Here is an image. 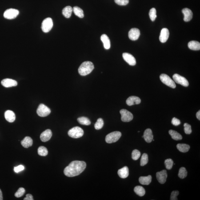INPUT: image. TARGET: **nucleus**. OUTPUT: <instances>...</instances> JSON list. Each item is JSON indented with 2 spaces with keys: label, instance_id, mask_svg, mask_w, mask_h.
I'll return each mask as SVG.
<instances>
[{
  "label": "nucleus",
  "instance_id": "1",
  "mask_svg": "<svg viewBox=\"0 0 200 200\" xmlns=\"http://www.w3.org/2000/svg\"><path fill=\"white\" fill-rule=\"evenodd\" d=\"M86 167V163L84 161H73L65 168L64 173L68 177H75L82 173Z\"/></svg>",
  "mask_w": 200,
  "mask_h": 200
},
{
  "label": "nucleus",
  "instance_id": "2",
  "mask_svg": "<svg viewBox=\"0 0 200 200\" xmlns=\"http://www.w3.org/2000/svg\"><path fill=\"white\" fill-rule=\"evenodd\" d=\"M94 68L93 63L90 61H86L81 65L78 69L80 75L85 76L90 74Z\"/></svg>",
  "mask_w": 200,
  "mask_h": 200
},
{
  "label": "nucleus",
  "instance_id": "3",
  "mask_svg": "<svg viewBox=\"0 0 200 200\" xmlns=\"http://www.w3.org/2000/svg\"><path fill=\"white\" fill-rule=\"evenodd\" d=\"M83 130L78 126L73 128L68 132V134L69 137L73 138H81L83 136Z\"/></svg>",
  "mask_w": 200,
  "mask_h": 200
},
{
  "label": "nucleus",
  "instance_id": "4",
  "mask_svg": "<svg viewBox=\"0 0 200 200\" xmlns=\"http://www.w3.org/2000/svg\"><path fill=\"white\" fill-rule=\"evenodd\" d=\"M122 136L121 132L115 131L110 133L107 135L105 141L108 143H111L118 141Z\"/></svg>",
  "mask_w": 200,
  "mask_h": 200
},
{
  "label": "nucleus",
  "instance_id": "5",
  "mask_svg": "<svg viewBox=\"0 0 200 200\" xmlns=\"http://www.w3.org/2000/svg\"><path fill=\"white\" fill-rule=\"evenodd\" d=\"M160 79L163 83L172 88H175L176 85L174 81L169 76L165 74H161Z\"/></svg>",
  "mask_w": 200,
  "mask_h": 200
},
{
  "label": "nucleus",
  "instance_id": "6",
  "mask_svg": "<svg viewBox=\"0 0 200 200\" xmlns=\"http://www.w3.org/2000/svg\"><path fill=\"white\" fill-rule=\"evenodd\" d=\"M53 26L52 19L51 18H48L45 19L43 21L42 23V29L45 33L48 32L51 30Z\"/></svg>",
  "mask_w": 200,
  "mask_h": 200
},
{
  "label": "nucleus",
  "instance_id": "7",
  "mask_svg": "<svg viewBox=\"0 0 200 200\" xmlns=\"http://www.w3.org/2000/svg\"><path fill=\"white\" fill-rule=\"evenodd\" d=\"M51 110L48 107L43 104H41L37 110V113L40 117H44L49 115Z\"/></svg>",
  "mask_w": 200,
  "mask_h": 200
},
{
  "label": "nucleus",
  "instance_id": "8",
  "mask_svg": "<svg viewBox=\"0 0 200 200\" xmlns=\"http://www.w3.org/2000/svg\"><path fill=\"white\" fill-rule=\"evenodd\" d=\"M19 11L17 9L10 8L7 9L4 12V17L8 19H12L17 18L19 14Z\"/></svg>",
  "mask_w": 200,
  "mask_h": 200
},
{
  "label": "nucleus",
  "instance_id": "9",
  "mask_svg": "<svg viewBox=\"0 0 200 200\" xmlns=\"http://www.w3.org/2000/svg\"><path fill=\"white\" fill-rule=\"evenodd\" d=\"M120 113L121 115V120L123 122H129L133 119V114L126 109H122L120 110Z\"/></svg>",
  "mask_w": 200,
  "mask_h": 200
},
{
  "label": "nucleus",
  "instance_id": "10",
  "mask_svg": "<svg viewBox=\"0 0 200 200\" xmlns=\"http://www.w3.org/2000/svg\"><path fill=\"white\" fill-rule=\"evenodd\" d=\"M173 79L174 82L184 86L187 87L189 86L188 81L186 78L179 74H175L173 76Z\"/></svg>",
  "mask_w": 200,
  "mask_h": 200
},
{
  "label": "nucleus",
  "instance_id": "11",
  "mask_svg": "<svg viewBox=\"0 0 200 200\" xmlns=\"http://www.w3.org/2000/svg\"><path fill=\"white\" fill-rule=\"evenodd\" d=\"M122 56L124 60L129 65L134 66L136 64L135 59L132 54L128 53H124Z\"/></svg>",
  "mask_w": 200,
  "mask_h": 200
},
{
  "label": "nucleus",
  "instance_id": "12",
  "mask_svg": "<svg viewBox=\"0 0 200 200\" xmlns=\"http://www.w3.org/2000/svg\"><path fill=\"white\" fill-rule=\"evenodd\" d=\"M156 177L158 182L161 184H164L166 182L168 174L166 170H163L158 172L156 174Z\"/></svg>",
  "mask_w": 200,
  "mask_h": 200
},
{
  "label": "nucleus",
  "instance_id": "13",
  "mask_svg": "<svg viewBox=\"0 0 200 200\" xmlns=\"http://www.w3.org/2000/svg\"><path fill=\"white\" fill-rule=\"evenodd\" d=\"M140 35V31L139 29L134 28L130 29L129 31V38L132 41L138 40Z\"/></svg>",
  "mask_w": 200,
  "mask_h": 200
},
{
  "label": "nucleus",
  "instance_id": "14",
  "mask_svg": "<svg viewBox=\"0 0 200 200\" xmlns=\"http://www.w3.org/2000/svg\"><path fill=\"white\" fill-rule=\"evenodd\" d=\"M52 135L51 130L50 129H47L43 132L40 136V139L43 142H46L50 139Z\"/></svg>",
  "mask_w": 200,
  "mask_h": 200
},
{
  "label": "nucleus",
  "instance_id": "15",
  "mask_svg": "<svg viewBox=\"0 0 200 200\" xmlns=\"http://www.w3.org/2000/svg\"><path fill=\"white\" fill-rule=\"evenodd\" d=\"M1 84L5 88H10L17 86L18 83L15 80L10 79H5L2 80Z\"/></svg>",
  "mask_w": 200,
  "mask_h": 200
},
{
  "label": "nucleus",
  "instance_id": "16",
  "mask_svg": "<svg viewBox=\"0 0 200 200\" xmlns=\"http://www.w3.org/2000/svg\"><path fill=\"white\" fill-rule=\"evenodd\" d=\"M169 32L168 29L166 28L162 29L159 37L160 42L163 43L166 42L169 38Z\"/></svg>",
  "mask_w": 200,
  "mask_h": 200
},
{
  "label": "nucleus",
  "instance_id": "17",
  "mask_svg": "<svg viewBox=\"0 0 200 200\" xmlns=\"http://www.w3.org/2000/svg\"><path fill=\"white\" fill-rule=\"evenodd\" d=\"M182 12L184 16L183 20L185 22H189L192 18L193 13L190 9L185 8L182 9Z\"/></svg>",
  "mask_w": 200,
  "mask_h": 200
},
{
  "label": "nucleus",
  "instance_id": "18",
  "mask_svg": "<svg viewBox=\"0 0 200 200\" xmlns=\"http://www.w3.org/2000/svg\"><path fill=\"white\" fill-rule=\"evenodd\" d=\"M141 102V100L139 97L136 96H131L127 99L126 103L128 106L134 105L139 104Z\"/></svg>",
  "mask_w": 200,
  "mask_h": 200
},
{
  "label": "nucleus",
  "instance_id": "19",
  "mask_svg": "<svg viewBox=\"0 0 200 200\" xmlns=\"http://www.w3.org/2000/svg\"><path fill=\"white\" fill-rule=\"evenodd\" d=\"M143 138L146 142L150 143L152 142L153 138L152 132L150 129H147L145 130L144 132Z\"/></svg>",
  "mask_w": 200,
  "mask_h": 200
},
{
  "label": "nucleus",
  "instance_id": "20",
  "mask_svg": "<svg viewBox=\"0 0 200 200\" xmlns=\"http://www.w3.org/2000/svg\"><path fill=\"white\" fill-rule=\"evenodd\" d=\"M5 117L7 121L10 123L14 122L16 119L15 114L14 112L10 110H8L5 112Z\"/></svg>",
  "mask_w": 200,
  "mask_h": 200
},
{
  "label": "nucleus",
  "instance_id": "21",
  "mask_svg": "<svg viewBox=\"0 0 200 200\" xmlns=\"http://www.w3.org/2000/svg\"><path fill=\"white\" fill-rule=\"evenodd\" d=\"M118 173L120 178L125 179L128 177L129 169L127 166H125L118 170Z\"/></svg>",
  "mask_w": 200,
  "mask_h": 200
},
{
  "label": "nucleus",
  "instance_id": "22",
  "mask_svg": "<svg viewBox=\"0 0 200 200\" xmlns=\"http://www.w3.org/2000/svg\"><path fill=\"white\" fill-rule=\"evenodd\" d=\"M101 39L103 43L104 47L106 49H109L110 47V39L106 34H103L101 36Z\"/></svg>",
  "mask_w": 200,
  "mask_h": 200
},
{
  "label": "nucleus",
  "instance_id": "23",
  "mask_svg": "<svg viewBox=\"0 0 200 200\" xmlns=\"http://www.w3.org/2000/svg\"><path fill=\"white\" fill-rule=\"evenodd\" d=\"M21 145L24 148H28L33 144V140L30 137H26L21 142Z\"/></svg>",
  "mask_w": 200,
  "mask_h": 200
},
{
  "label": "nucleus",
  "instance_id": "24",
  "mask_svg": "<svg viewBox=\"0 0 200 200\" xmlns=\"http://www.w3.org/2000/svg\"><path fill=\"white\" fill-rule=\"evenodd\" d=\"M188 46L191 50H198L200 49V43L197 41H190L188 44Z\"/></svg>",
  "mask_w": 200,
  "mask_h": 200
},
{
  "label": "nucleus",
  "instance_id": "25",
  "mask_svg": "<svg viewBox=\"0 0 200 200\" xmlns=\"http://www.w3.org/2000/svg\"><path fill=\"white\" fill-rule=\"evenodd\" d=\"M151 175H149L147 177H141L139 178V182L143 185H149L151 182Z\"/></svg>",
  "mask_w": 200,
  "mask_h": 200
},
{
  "label": "nucleus",
  "instance_id": "26",
  "mask_svg": "<svg viewBox=\"0 0 200 200\" xmlns=\"http://www.w3.org/2000/svg\"><path fill=\"white\" fill-rule=\"evenodd\" d=\"M73 8L70 6H66L63 9L62 13L65 18H69L71 17Z\"/></svg>",
  "mask_w": 200,
  "mask_h": 200
},
{
  "label": "nucleus",
  "instance_id": "27",
  "mask_svg": "<svg viewBox=\"0 0 200 200\" xmlns=\"http://www.w3.org/2000/svg\"><path fill=\"white\" fill-rule=\"evenodd\" d=\"M169 134L171 136L173 139L176 141H179L182 139V137L180 133L173 130H170L169 131Z\"/></svg>",
  "mask_w": 200,
  "mask_h": 200
},
{
  "label": "nucleus",
  "instance_id": "28",
  "mask_svg": "<svg viewBox=\"0 0 200 200\" xmlns=\"http://www.w3.org/2000/svg\"><path fill=\"white\" fill-rule=\"evenodd\" d=\"M177 147L179 151L183 153H186L188 151L190 148L189 145L183 143H179L177 144Z\"/></svg>",
  "mask_w": 200,
  "mask_h": 200
},
{
  "label": "nucleus",
  "instance_id": "29",
  "mask_svg": "<svg viewBox=\"0 0 200 200\" xmlns=\"http://www.w3.org/2000/svg\"><path fill=\"white\" fill-rule=\"evenodd\" d=\"M73 11L74 14L80 18H83L84 17L83 10L78 6L74 7L73 8Z\"/></svg>",
  "mask_w": 200,
  "mask_h": 200
},
{
  "label": "nucleus",
  "instance_id": "30",
  "mask_svg": "<svg viewBox=\"0 0 200 200\" xmlns=\"http://www.w3.org/2000/svg\"><path fill=\"white\" fill-rule=\"evenodd\" d=\"M134 192L140 197H143L145 194V190L143 187L140 186H136L134 188Z\"/></svg>",
  "mask_w": 200,
  "mask_h": 200
},
{
  "label": "nucleus",
  "instance_id": "31",
  "mask_svg": "<svg viewBox=\"0 0 200 200\" xmlns=\"http://www.w3.org/2000/svg\"><path fill=\"white\" fill-rule=\"evenodd\" d=\"M79 123L81 125H89L91 124V122L88 118L85 117H81L78 119Z\"/></svg>",
  "mask_w": 200,
  "mask_h": 200
},
{
  "label": "nucleus",
  "instance_id": "32",
  "mask_svg": "<svg viewBox=\"0 0 200 200\" xmlns=\"http://www.w3.org/2000/svg\"><path fill=\"white\" fill-rule=\"evenodd\" d=\"M38 153L40 156L45 157L48 154V150L46 148L43 146L39 147L38 149Z\"/></svg>",
  "mask_w": 200,
  "mask_h": 200
},
{
  "label": "nucleus",
  "instance_id": "33",
  "mask_svg": "<svg viewBox=\"0 0 200 200\" xmlns=\"http://www.w3.org/2000/svg\"><path fill=\"white\" fill-rule=\"evenodd\" d=\"M178 175V177L182 179L186 178L187 176V171L185 168L181 167L179 169Z\"/></svg>",
  "mask_w": 200,
  "mask_h": 200
},
{
  "label": "nucleus",
  "instance_id": "34",
  "mask_svg": "<svg viewBox=\"0 0 200 200\" xmlns=\"http://www.w3.org/2000/svg\"><path fill=\"white\" fill-rule=\"evenodd\" d=\"M148 162V157L146 153H143V154L140 162L141 166H144L147 164Z\"/></svg>",
  "mask_w": 200,
  "mask_h": 200
},
{
  "label": "nucleus",
  "instance_id": "35",
  "mask_svg": "<svg viewBox=\"0 0 200 200\" xmlns=\"http://www.w3.org/2000/svg\"><path fill=\"white\" fill-rule=\"evenodd\" d=\"M104 122L102 118L98 119L94 125V128L97 130H99L102 129L103 126Z\"/></svg>",
  "mask_w": 200,
  "mask_h": 200
},
{
  "label": "nucleus",
  "instance_id": "36",
  "mask_svg": "<svg viewBox=\"0 0 200 200\" xmlns=\"http://www.w3.org/2000/svg\"><path fill=\"white\" fill-rule=\"evenodd\" d=\"M149 17L152 21H155L157 18V11L154 8H152L150 10L149 12Z\"/></svg>",
  "mask_w": 200,
  "mask_h": 200
},
{
  "label": "nucleus",
  "instance_id": "37",
  "mask_svg": "<svg viewBox=\"0 0 200 200\" xmlns=\"http://www.w3.org/2000/svg\"><path fill=\"white\" fill-rule=\"evenodd\" d=\"M141 153L140 151L137 149H134L132 153V158L133 160H137L141 156Z\"/></svg>",
  "mask_w": 200,
  "mask_h": 200
},
{
  "label": "nucleus",
  "instance_id": "38",
  "mask_svg": "<svg viewBox=\"0 0 200 200\" xmlns=\"http://www.w3.org/2000/svg\"><path fill=\"white\" fill-rule=\"evenodd\" d=\"M165 164L166 168L168 170H170L173 167V160L170 159H166L165 161Z\"/></svg>",
  "mask_w": 200,
  "mask_h": 200
},
{
  "label": "nucleus",
  "instance_id": "39",
  "mask_svg": "<svg viewBox=\"0 0 200 200\" xmlns=\"http://www.w3.org/2000/svg\"><path fill=\"white\" fill-rule=\"evenodd\" d=\"M25 190L23 188H20L18 189V191H17L14 194V196L17 198H20L23 194H25Z\"/></svg>",
  "mask_w": 200,
  "mask_h": 200
},
{
  "label": "nucleus",
  "instance_id": "40",
  "mask_svg": "<svg viewBox=\"0 0 200 200\" xmlns=\"http://www.w3.org/2000/svg\"><path fill=\"white\" fill-rule=\"evenodd\" d=\"M184 131L185 132L186 134H191L192 130L191 129V126L190 125L188 124L187 123H185L184 124Z\"/></svg>",
  "mask_w": 200,
  "mask_h": 200
},
{
  "label": "nucleus",
  "instance_id": "41",
  "mask_svg": "<svg viewBox=\"0 0 200 200\" xmlns=\"http://www.w3.org/2000/svg\"><path fill=\"white\" fill-rule=\"evenodd\" d=\"M114 2L118 5L125 6L128 4L129 0H114Z\"/></svg>",
  "mask_w": 200,
  "mask_h": 200
},
{
  "label": "nucleus",
  "instance_id": "42",
  "mask_svg": "<svg viewBox=\"0 0 200 200\" xmlns=\"http://www.w3.org/2000/svg\"><path fill=\"white\" fill-rule=\"evenodd\" d=\"M179 194V192L178 190H175V191H173L172 192L170 196V200H177V197Z\"/></svg>",
  "mask_w": 200,
  "mask_h": 200
},
{
  "label": "nucleus",
  "instance_id": "43",
  "mask_svg": "<svg viewBox=\"0 0 200 200\" xmlns=\"http://www.w3.org/2000/svg\"><path fill=\"white\" fill-rule=\"evenodd\" d=\"M25 169L24 166L22 165H19L18 166L14 167V171L16 173H18L19 172L22 171Z\"/></svg>",
  "mask_w": 200,
  "mask_h": 200
},
{
  "label": "nucleus",
  "instance_id": "44",
  "mask_svg": "<svg viewBox=\"0 0 200 200\" xmlns=\"http://www.w3.org/2000/svg\"><path fill=\"white\" fill-rule=\"evenodd\" d=\"M172 123L173 125L175 126H178L180 124H181V122L179 119H178L176 118H173L172 119Z\"/></svg>",
  "mask_w": 200,
  "mask_h": 200
},
{
  "label": "nucleus",
  "instance_id": "45",
  "mask_svg": "<svg viewBox=\"0 0 200 200\" xmlns=\"http://www.w3.org/2000/svg\"><path fill=\"white\" fill-rule=\"evenodd\" d=\"M32 195L31 194H28L26 195V197L24 199V200H33Z\"/></svg>",
  "mask_w": 200,
  "mask_h": 200
},
{
  "label": "nucleus",
  "instance_id": "46",
  "mask_svg": "<svg viewBox=\"0 0 200 200\" xmlns=\"http://www.w3.org/2000/svg\"><path fill=\"white\" fill-rule=\"evenodd\" d=\"M196 116H197V119H198L199 120H200V110H199V111L197 112V114H196Z\"/></svg>",
  "mask_w": 200,
  "mask_h": 200
},
{
  "label": "nucleus",
  "instance_id": "47",
  "mask_svg": "<svg viewBox=\"0 0 200 200\" xmlns=\"http://www.w3.org/2000/svg\"><path fill=\"white\" fill-rule=\"evenodd\" d=\"M3 200L2 193L1 191V189H0V200Z\"/></svg>",
  "mask_w": 200,
  "mask_h": 200
}]
</instances>
